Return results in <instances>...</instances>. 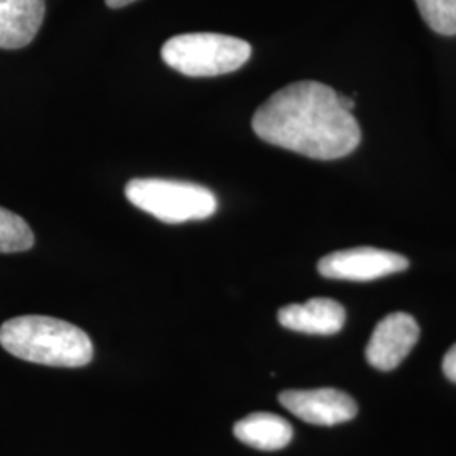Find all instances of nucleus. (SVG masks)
<instances>
[{"mask_svg": "<svg viewBox=\"0 0 456 456\" xmlns=\"http://www.w3.org/2000/svg\"><path fill=\"white\" fill-rule=\"evenodd\" d=\"M252 129L271 146L311 159L333 161L352 154L362 131L338 94L320 82H296L277 90L252 117Z\"/></svg>", "mask_w": 456, "mask_h": 456, "instance_id": "1", "label": "nucleus"}, {"mask_svg": "<svg viewBox=\"0 0 456 456\" xmlns=\"http://www.w3.org/2000/svg\"><path fill=\"white\" fill-rule=\"evenodd\" d=\"M0 345L17 359L49 367H83L94 359V345L82 328L39 314L7 320L0 326Z\"/></svg>", "mask_w": 456, "mask_h": 456, "instance_id": "2", "label": "nucleus"}, {"mask_svg": "<svg viewBox=\"0 0 456 456\" xmlns=\"http://www.w3.org/2000/svg\"><path fill=\"white\" fill-rule=\"evenodd\" d=\"M163 61L186 77H218L237 71L252 56V46L227 34L188 33L164 43Z\"/></svg>", "mask_w": 456, "mask_h": 456, "instance_id": "3", "label": "nucleus"}, {"mask_svg": "<svg viewBox=\"0 0 456 456\" xmlns=\"http://www.w3.org/2000/svg\"><path fill=\"white\" fill-rule=\"evenodd\" d=\"M126 196L134 207L164 224L205 220L218 208L208 188L186 181L137 178L127 183Z\"/></svg>", "mask_w": 456, "mask_h": 456, "instance_id": "4", "label": "nucleus"}, {"mask_svg": "<svg viewBox=\"0 0 456 456\" xmlns=\"http://www.w3.org/2000/svg\"><path fill=\"white\" fill-rule=\"evenodd\" d=\"M409 267V261L391 250L374 247H357L328 254L318 262V273L326 279L338 281H375L380 277L403 273Z\"/></svg>", "mask_w": 456, "mask_h": 456, "instance_id": "5", "label": "nucleus"}, {"mask_svg": "<svg viewBox=\"0 0 456 456\" xmlns=\"http://www.w3.org/2000/svg\"><path fill=\"white\" fill-rule=\"evenodd\" d=\"M419 340V326L408 313H392L386 316L369 340L365 357L369 363L382 370H394Z\"/></svg>", "mask_w": 456, "mask_h": 456, "instance_id": "6", "label": "nucleus"}, {"mask_svg": "<svg viewBox=\"0 0 456 456\" xmlns=\"http://www.w3.org/2000/svg\"><path fill=\"white\" fill-rule=\"evenodd\" d=\"M279 401L296 418L316 426L346 423L354 419L359 411L357 403L348 394L330 387L281 392Z\"/></svg>", "mask_w": 456, "mask_h": 456, "instance_id": "7", "label": "nucleus"}, {"mask_svg": "<svg viewBox=\"0 0 456 456\" xmlns=\"http://www.w3.org/2000/svg\"><path fill=\"white\" fill-rule=\"evenodd\" d=\"M279 323L297 333L335 335L346 320L345 308L330 297H313L303 305H288L277 313Z\"/></svg>", "mask_w": 456, "mask_h": 456, "instance_id": "8", "label": "nucleus"}, {"mask_svg": "<svg viewBox=\"0 0 456 456\" xmlns=\"http://www.w3.org/2000/svg\"><path fill=\"white\" fill-rule=\"evenodd\" d=\"M46 14V0H0V49L31 45Z\"/></svg>", "mask_w": 456, "mask_h": 456, "instance_id": "9", "label": "nucleus"}, {"mask_svg": "<svg viewBox=\"0 0 456 456\" xmlns=\"http://www.w3.org/2000/svg\"><path fill=\"white\" fill-rule=\"evenodd\" d=\"M233 435L247 446L276 452L293 440V426L271 412H254L233 426Z\"/></svg>", "mask_w": 456, "mask_h": 456, "instance_id": "10", "label": "nucleus"}, {"mask_svg": "<svg viewBox=\"0 0 456 456\" xmlns=\"http://www.w3.org/2000/svg\"><path fill=\"white\" fill-rule=\"evenodd\" d=\"M34 245V233L17 213L0 207V254L26 252Z\"/></svg>", "mask_w": 456, "mask_h": 456, "instance_id": "11", "label": "nucleus"}, {"mask_svg": "<svg viewBox=\"0 0 456 456\" xmlns=\"http://www.w3.org/2000/svg\"><path fill=\"white\" fill-rule=\"evenodd\" d=\"M424 22L443 36L456 34V0H416Z\"/></svg>", "mask_w": 456, "mask_h": 456, "instance_id": "12", "label": "nucleus"}, {"mask_svg": "<svg viewBox=\"0 0 456 456\" xmlns=\"http://www.w3.org/2000/svg\"><path fill=\"white\" fill-rule=\"evenodd\" d=\"M443 372L452 382H456V345L448 350L443 359Z\"/></svg>", "mask_w": 456, "mask_h": 456, "instance_id": "13", "label": "nucleus"}, {"mask_svg": "<svg viewBox=\"0 0 456 456\" xmlns=\"http://www.w3.org/2000/svg\"><path fill=\"white\" fill-rule=\"evenodd\" d=\"M132 2H135V0H105V4H107L110 9H122V7L129 5Z\"/></svg>", "mask_w": 456, "mask_h": 456, "instance_id": "14", "label": "nucleus"}]
</instances>
